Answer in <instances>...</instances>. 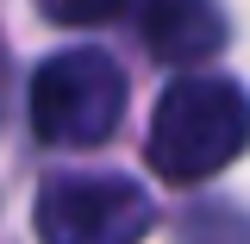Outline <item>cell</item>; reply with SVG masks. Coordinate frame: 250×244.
<instances>
[{
	"instance_id": "obj_1",
	"label": "cell",
	"mask_w": 250,
	"mask_h": 244,
	"mask_svg": "<svg viewBox=\"0 0 250 244\" xmlns=\"http://www.w3.org/2000/svg\"><path fill=\"white\" fill-rule=\"evenodd\" d=\"M250 144V94L225 75L169 82L150 119V169L163 182H207Z\"/></svg>"
},
{
	"instance_id": "obj_2",
	"label": "cell",
	"mask_w": 250,
	"mask_h": 244,
	"mask_svg": "<svg viewBox=\"0 0 250 244\" xmlns=\"http://www.w3.org/2000/svg\"><path fill=\"white\" fill-rule=\"evenodd\" d=\"M125 75L106 50H57L31 75V132L44 144H100L119 132Z\"/></svg>"
},
{
	"instance_id": "obj_3",
	"label": "cell",
	"mask_w": 250,
	"mask_h": 244,
	"mask_svg": "<svg viewBox=\"0 0 250 244\" xmlns=\"http://www.w3.org/2000/svg\"><path fill=\"white\" fill-rule=\"evenodd\" d=\"M150 232V194L125 176H57L38 194L44 244H138Z\"/></svg>"
},
{
	"instance_id": "obj_4",
	"label": "cell",
	"mask_w": 250,
	"mask_h": 244,
	"mask_svg": "<svg viewBox=\"0 0 250 244\" xmlns=\"http://www.w3.org/2000/svg\"><path fill=\"white\" fill-rule=\"evenodd\" d=\"M138 31H144V44H150V57L163 63H194L219 50L225 44V19L207 13V6H182V0H156L138 13Z\"/></svg>"
}]
</instances>
